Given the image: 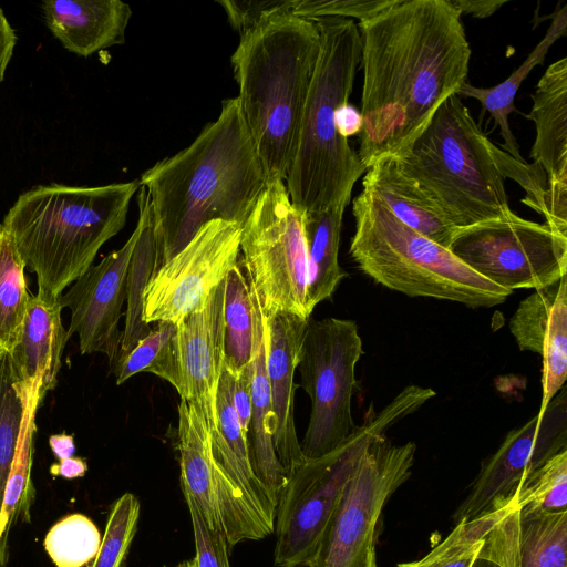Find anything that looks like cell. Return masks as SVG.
Here are the masks:
<instances>
[{"label": "cell", "instance_id": "cell-40", "mask_svg": "<svg viewBox=\"0 0 567 567\" xmlns=\"http://www.w3.org/2000/svg\"><path fill=\"white\" fill-rule=\"evenodd\" d=\"M194 532L198 567H230L229 547L225 534L212 529L203 518L195 502L185 496Z\"/></svg>", "mask_w": 567, "mask_h": 567}, {"label": "cell", "instance_id": "cell-41", "mask_svg": "<svg viewBox=\"0 0 567 567\" xmlns=\"http://www.w3.org/2000/svg\"><path fill=\"white\" fill-rule=\"evenodd\" d=\"M228 22L240 35L250 32L272 16L290 12L292 0H219Z\"/></svg>", "mask_w": 567, "mask_h": 567}, {"label": "cell", "instance_id": "cell-9", "mask_svg": "<svg viewBox=\"0 0 567 567\" xmlns=\"http://www.w3.org/2000/svg\"><path fill=\"white\" fill-rule=\"evenodd\" d=\"M239 265L245 268L264 316L290 312L310 318L308 260L302 215L285 181L267 183L241 226Z\"/></svg>", "mask_w": 567, "mask_h": 567}, {"label": "cell", "instance_id": "cell-8", "mask_svg": "<svg viewBox=\"0 0 567 567\" xmlns=\"http://www.w3.org/2000/svg\"><path fill=\"white\" fill-rule=\"evenodd\" d=\"M436 395L430 388L405 386L379 413L370 405L364 422L332 452L307 460L280 493L274 532L275 567H309L344 487L369 445Z\"/></svg>", "mask_w": 567, "mask_h": 567}, {"label": "cell", "instance_id": "cell-49", "mask_svg": "<svg viewBox=\"0 0 567 567\" xmlns=\"http://www.w3.org/2000/svg\"><path fill=\"white\" fill-rule=\"evenodd\" d=\"M365 567H378L374 547L370 549Z\"/></svg>", "mask_w": 567, "mask_h": 567}, {"label": "cell", "instance_id": "cell-51", "mask_svg": "<svg viewBox=\"0 0 567 567\" xmlns=\"http://www.w3.org/2000/svg\"><path fill=\"white\" fill-rule=\"evenodd\" d=\"M188 567H198L195 558L188 560Z\"/></svg>", "mask_w": 567, "mask_h": 567}, {"label": "cell", "instance_id": "cell-30", "mask_svg": "<svg viewBox=\"0 0 567 567\" xmlns=\"http://www.w3.org/2000/svg\"><path fill=\"white\" fill-rule=\"evenodd\" d=\"M40 405L38 396L27 395L19 446L6 483L0 514V567H7L10 528L19 520L30 522V508L35 498L31 480L33 437L37 431L35 413Z\"/></svg>", "mask_w": 567, "mask_h": 567}, {"label": "cell", "instance_id": "cell-25", "mask_svg": "<svg viewBox=\"0 0 567 567\" xmlns=\"http://www.w3.org/2000/svg\"><path fill=\"white\" fill-rule=\"evenodd\" d=\"M177 450L184 496L195 502L212 529L225 534L210 433L203 414L185 400L178 404Z\"/></svg>", "mask_w": 567, "mask_h": 567}, {"label": "cell", "instance_id": "cell-37", "mask_svg": "<svg viewBox=\"0 0 567 567\" xmlns=\"http://www.w3.org/2000/svg\"><path fill=\"white\" fill-rule=\"evenodd\" d=\"M516 505L532 512L567 511V449L527 476L516 489Z\"/></svg>", "mask_w": 567, "mask_h": 567}, {"label": "cell", "instance_id": "cell-13", "mask_svg": "<svg viewBox=\"0 0 567 567\" xmlns=\"http://www.w3.org/2000/svg\"><path fill=\"white\" fill-rule=\"evenodd\" d=\"M240 233V226L220 219L202 226L181 251L151 275L143 292V320L177 324L200 310L238 265Z\"/></svg>", "mask_w": 567, "mask_h": 567}, {"label": "cell", "instance_id": "cell-1", "mask_svg": "<svg viewBox=\"0 0 567 567\" xmlns=\"http://www.w3.org/2000/svg\"><path fill=\"white\" fill-rule=\"evenodd\" d=\"M358 28L363 72L358 155L368 169L408 153L440 105L466 82L472 51L450 0H396Z\"/></svg>", "mask_w": 567, "mask_h": 567}, {"label": "cell", "instance_id": "cell-42", "mask_svg": "<svg viewBox=\"0 0 567 567\" xmlns=\"http://www.w3.org/2000/svg\"><path fill=\"white\" fill-rule=\"evenodd\" d=\"M254 364L251 361L235 377L234 405L237 412L241 429L247 436L251 416V390H252Z\"/></svg>", "mask_w": 567, "mask_h": 567}, {"label": "cell", "instance_id": "cell-7", "mask_svg": "<svg viewBox=\"0 0 567 567\" xmlns=\"http://www.w3.org/2000/svg\"><path fill=\"white\" fill-rule=\"evenodd\" d=\"M349 252L375 282L409 297L493 307L512 293L476 274L447 248L400 221L368 187L354 198Z\"/></svg>", "mask_w": 567, "mask_h": 567}, {"label": "cell", "instance_id": "cell-11", "mask_svg": "<svg viewBox=\"0 0 567 567\" xmlns=\"http://www.w3.org/2000/svg\"><path fill=\"white\" fill-rule=\"evenodd\" d=\"M447 249L476 274L511 292L551 287L567 272V236L515 213L456 228Z\"/></svg>", "mask_w": 567, "mask_h": 567}, {"label": "cell", "instance_id": "cell-29", "mask_svg": "<svg viewBox=\"0 0 567 567\" xmlns=\"http://www.w3.org/2000/svg\"><path fill=\"white\" fill-rule=\"evenodd\" d=\"M137 203L136 225L140 227V235L128 266L125 326L116 361L127 354L152 329L143 320V292L154 269L156 247L151 202L143 186L138 188Z\"/></svg>", "mask_w": 567, "mask_h": 567}, {"label": "cell", "instance_id": "cell-22", "mask_svg": "<svg viewBox=\"0 0 567 567\" xmlns=\"http://www.w3.org/2000/svg\"><path fill=\"white\" fill-rule=\"evenodd\" d=\"M42 9L52 34L80 56L124 43L132 16L121 0H47Z\"/></svg>", "mask_w": 567, "mask_h": 567}, {"label": "cell", "instance_id": "cell-14", "mask_svg": "<svg viewBox=\"0 0 567 567\" xmlns=\"http://www.w3.org/2000/svg\"><path fill=\"white\" fill-rule=\"evenodd\" d=\"M567 449L565 385L524 425L512 430L482 464L470 492L453 515L454 524L485 515L511 502L522 482L555 454Z\"/></svg>", "mask_w": 567, "mask_h": 567}, {"label": "cell", "instance_id": "cell-16", "mask_svg": "<svg viewBox=\"0 0 567 567\" xmlns=\"http://www.w3.org/2000/svg\"><path fill=\"white\" fill-rule=\"evenodd\" d=\"M225 280L205 306L177 323L173 340L176 391L181 400L197 408L209 433L216 429V395L224 367Z\"/></svg>", "mask_w": 567, "mask_h": 567}, {"label": "cell", "instance_id": "cell-19", "mask_svg": "<svg viewBox=\"0 0 567 567\" xmlns=\"http://www.w3.org/2000/svg\"><path fill=\"white\" fill-rule=\"evenodd\" d=\"M478 555L501 567H567V511L511 509L486 535Z\"/></svg>", "mask_w": 567, "mask_h": 567}, {"label": "cell", "instance_id": "cell-45", "mask_svg": "<svg viewBox=\"0 0 567 567\" xmlns=\"http://www.w3.org/2000/svg\"><path fill=\"white\" fill-rule=\"evenodd\" d=\"M16 42L17 35L14 30L0 8V83L12 58Z\"/></svg>", "mask_w": 567, "mask_h": 567}, {"label": "cell", "instance_id": "cell-36", "mask_svg": "<svg viewBox=\"0 0 567 567\" xmlns=\"http://www.w3.org/2000/svg\"><path fill=\"white\" fill-rule=\"evenodd\" d=\"M25 400L27 393L17 380L9 354H0V514L19 446Z\"/></svg>", "mask_w": 567, "mask_h": 567}, {"label": "cell", "instance_id": "cell-46", "mask_svg": "<svg viewBox=\"0 0 567 567\" xmlns=\"http://www.w3.org/2000/svg\"><path fill=\"white\" fill-rule=\"evenodd\" d=\"M50 474L54 477L62 476L66 480L79 478L87 472V463L84 458L72 456L50 466Z\"/></svg>", "mask_w": 567, "mask_h": 567}, {"label": "cell", "instance_id": "cell-50", "mask_svg": "<svg viewBox=\"0 0 567 567\" xmlns=\"http://www.w3.org/2000/svg\"><path fill=\"white\" fill-rule=\"evenodd\" d=\"M164 567H167V566H164ZM175 567H188V560H184V561L177 564Z\"/></svg>", "mask_w": 567, "mask_h": 567}, {"label": "cell", "instance_id": "cell-5", "mask_svg": "<svg viewBox=\"0 0 567 567\" xmlns=\"http://www.w3.org/2000/svg\"><path fill=\"white\" fill-rule=\"evenodd\" d=\"M138 179L103 186L39 185L22 193L6 214L38 295L58 299L92 265L100 248L126 223Z\"/></svg>", "mask_w": 567, "mask_h": 567}, {"label": "cell", "instance_id": "cell-20", "mask_svg": "<svg viewBox=\"0 0 567 567\" xmlns=\"http://www.w3.org/2000/svg\"><path fill=\"white\" fill-rule=\"evenodd\" d=\"M62 309L59 298L31 295L20 339L8 353L19 384L40 402L56 385L62 353L69 340L61 320Z\"/></svg>", "mask_w": 567, "mask_h": 567}, {"label": "cell", "instance_id": "cell-27", "mask_svg": "<svg viewBox=\"0 0 567 567\" xmlns=\"http://www.w3.org/2000/svg\"><path fill=\"white\" fill-rule=\"evenodd\" d=\"M346 205L303 213L302 229L307 247V308L329 299L348 274L339 265V247Z\"/></svg>", "mask_w": 567, "mask_h": 567}, {"label": "cell", "instance_id": "cell-47", "mask_svg": "<svg viewBox=\"0 0 567 567\" xmlns=\"http://www.w3.org/2000/svg\"><path fill=\"white\" fill-rule=\"evenodd\" d=\"M49 445L58 461L74 456L75 444L74 436L72 434H53L49 437Z\"/></svg>", "mask_w": 567, "mask_h": 567}, {"label": "cell", "instance_id": "cell-6", "mask_svg": "<svg viewBox=\"0 0 567 567\" xmlns=\"http://www.w3.org/2000/svg\"><path fill=\"white\" fill-rule=\"evenodd\" d=\"M312 21L320 33V51L285 179L290 200L301 214L348 206L354 184L367 171L336 125V112L349 102L360 65L358 24L342 18Z\"/></svg>", "mask_w": 567, "mask_h": 567}, {"label": "cell", "instance_id": "cell-28", "mask_svg": "<svg viewBox=\"0 0 567 567\" xmlns=\"http://www.w3.org/2000/svg\"><path fill=\"white\" fill-rule=\"evenodd\" d=\"M566 30L567 7L564 6L555 11L544 38L505 81L493 87H477L465 82L456 93L458 97H472L482 104L483 109L491 114L495 124L499 127L501 136L504 141L502 150L519 162L526 161L519 153L518 143L508 123V116L515 111L514 100L516 93L529 72L544 62L554 42L566 34Z\"/></svg>", "mask_w": 567, "mask_h": 567}, {"label": "cell", "instance_id": "cell-4", "mask_svg": "<svg viewBox=\"0 0 567 567\" xmlns=\"http://www.w3.org/2000/svg\"><path fill=\"white\" fill-rule=\"evenodd\" d=\"M230 63L267 183L285 181L320 51L315 21L282 12L239 37Z\"/></svg>", "mask_w": 567, "mask_h": 567}, {"label": "cell", "instance_id": "cell-31", "mask_svg": "<svg viewBox=\"0 0 567 567\" xmlns=\"http://www.w3.org/2000/svg\"><path fill=\"white\" fill-rule=\"evenodd\" d=\"M223 316L224 365L236 377L251 361L255 348L252 295L239 261L225 278Z\"/></svg>", "mask_w": 567, "mask_h": 567}, {"label": "cell", "instance_id": "cell-18", "mask_svg": "<svg viewBox=\"0 0 567 567\" xmlns=\"http://www.w3.org/2000/svg\"><path fill=\"white\" fill-rule=\"evenodd\" d=\"M509 330L520 350L536 352L543 359L542 415L567 378L566 276L520 301L509 320Z\"/></svg>", "mask_w": 567, "mask_h": 567}, {"label": "cell", "instance_id": "cell-34", "mask_svg": "<svg viewBox=\"0 0 567 567\" xmlns=\"http://www.w3.org/2000/svg\"><path fill=\"white\" fill-rule=\"evenodd\" d=\"M177 324L159 321L150 333L112 367L120 385L138 372H151L176 386L173 340Z\"/></svg>", "mask_w": 567, "mask_h": 567}, {"label": "cell", "instance_id": "cell-43", "mask_svg": "<svg viewBox=\"0 0 567 567\" xmlns=\"http://www.w3.org/2000/svg\"><path fill=\"white\" fill-rule=\"evenodd\" d=\"M362 115L360 111L349 102L339 106L336 112V125L338 133L348 138L360 134L362 130Z\"/></svg>", "mask_w": 567, "mask_h": 567}, {"label": "cell", "instance_id": "cell-10", "mask_svg": "<svg viewBox=\"0 0 567 567\" xmlns=\"http://www.w3.org/2000/svg\"><path fill=\"white\" fill-rule=\"evenodd\" d=\"M363 354L353 320L309 318L298 355L300 386L311 402L300 447L307 460L321 457L354 431L351 401L358 382L355 365Z\"/></svg>", "mask_w": 567, "mask_h": 567}, {"label": "cell", "instance_id": "cell-15", "mask_svg": "<svg viewBox=\"0 0 567 567\" xmlns=\"http://www.w3.org/2000/svg\"><path fill=\"white\" fill-rule=\"evenodd\" d=\"M140 235L136 225L126 243L111 251L97 265H92L59 302L71 311L68 337H79L80 352H100L114 365L121 346L118 322L126 299V281L131 257Z\"/></svg>", "mask_w": 567, "mask_h": 567}, {"label": "cell", "instance_id": "cell-48", "mask_svg": "<svg viewBox=\"0 0 567 567\" xmlns=\"http://www.w3.org/2000/svg\"><path fill=\"white\" fill-rule=\"evenodd\" d=\"M472 567H501V566L498 564H496L494 560H492L485 556L477 555V558L474 561V564L472 565Z\"/></svg>", "mask_w": 567, "mask_h": 567}, {"label": "cell", "instance_id": "cell-44", "mask_svg": "<svg viewBox=\"0 0 567 567\" xmlns=\"http://www.w3.org/2000/svg\"><path fill=\"white\" fill-rule=\"evenodd\" d=\"M460 14L484 19L494 14L507 0H450Z\"/></svg>", "mask_w": 567, "mask_h": 567}, {"label": "cell", "instance_id": "cell-26", "mask_svg": "<svg viewBox=\"0 0 567 567\" xmlns=\"http://www.w3.org/2000/svg\"><path fill=\"white\" fill-rule=\"evenodd\" d=\"M404 225L449 248L454 228L395 157L375 162L362 181Z\"/></svg>", "mask_w": 567, "mask_h": 567}, {"label": "cell", "instance_id": "cell-24", "mask_svg": "<svg viewBox=\"0 0 567 567\" xmlns=\"http://www.w3.org/2000/svg\"><path fill=\"white\" fill-rule=\"evenodd\" d=\"M255 308L254 375L251 416L247 445L252 472L278 504L288 475L280 464L272 442L274 412L270 385L266 371V337L264 317L257 296L250 287Z\"/></svg>", "mask_w": 567, "mask_h": 567}, {"label": "cell", "instance_id": "cell-32", "mask_svg": "<svg viewBox=\"0 0 567 567\" xmlns=\"http://www.w3.org/2000/svg\"><path fill=\"white\" fill-rule=\"evenodd\" d=\"M24 269L10 234L0 224V354L10 353L22 332L31 297Z\"/></svg>", "mask_w": 567, "mask_h": 567}, {"label": "cell", "instance_id": "cell-23", "mask_svg": "<svg viewBox=\"0 0 567 567\" xmlns=\"http://www.w3.org/2000/svg\"><path fill=\"white\" fill-rule=\"evenodd\" d=\"M235 377L224 365L216 395V429L210 434L212 454L223 474L251 507L275 526L277 503L255 476L244 433L234 405Z\"/></svg>", "mask_w": 567, "mask_h": 567}, {"label": "cell", "instance_id": "cell-33", "mask_svg": "<svg viewBox=\"0 0 567 567\" xmlns=\"http://www.w3.org/2000/svg\"><path fill=\"white\" fill-rule=\"evenodd\" d=\"M516 506V493L507 504L471 520L456 524L453 530L424 557L395 567H472L489 530Z\"/></svg>", "mask_w": 567, "mask_h": 567}, {"label": "cell", "instance_id": "cell-35", "mask_svg": "<svg viewBox=\"0 0 567 567\" xmlns=\"http://www.w3.org/2000/svg\"><path fill=\"white\" fill-rule=\"evenodd\" d=\"M102 536L91 518L70 514L47 533L43 546L56 567H84L95 558Z\"/></svg>", "mask_w": 567, "mask_h": 567}, {"label": "cell", "instance_id": "cell-2", "mask_svg": "<svg viewBox=\"0 0 567 567\" xmlns=\"http://www.w3.org/2000/svg\"><path fill=\"white\" fill-rule=\"evenodd\" d=\"M138 182L153 214V272L206 223L220 219L241 227L267 178L238 97L224 100L215 121L187 147L146 169Z\"/></svg>", "mask_w": 567, "mask_h": 567}, {"label": "cell", "instance_id": "cell-38", "mask_svg": "<svg viewBox=\"0 0 567 567\" xmlns=\"http://www.w3.org/2000/svg\"><path fill=\"white\" fill-rule=\"evenodd\" d=\"M141 505L132 493H124L111 506L100 549L91 567H126L137 532Z\"/></svg>", "mask_w": 567, "mask_h": 567}, {"label": "cell", "instance_id": "cell-39", "mask_svg": "<svg viewBox=\"0 0 567 567\" xmlns=\"http://www.w3.org/2000/svg\"><path fill=\"white\" fill-rule=\"evenodd\" d=\"M396 0H292L291 12L298 17L317 20L322 18H355L364 21L395 3Z\"/></svg>", "mask_w": 567, "mask_h": 567}, {"label": "cell", "instance_id": "cell-21", "mask_svg": "<svg viewBox=\"0 0 567 567\" xmlns=\"http://www.w3.org/2000/svg\"><path fill=\"white\" fill-rule=\"evenodd\" d=\"M528 115L536 136L530 157L546 175L547 193L567 197V58L553 62L539 79Z\"/></svg>", "mask_w": 567, "mask_h": 567}, {"label": "cell", "instance_id": "cell-3", "mask_svg": "<svg viewBox=\"0 0 567 567\" xmlns=\"http://www.w3.org/2000/svg\"><path fill=\"white\" fill-rule=\"evenodd\" d=\"M398 161L454 228L511 216L507 178L525 190L523 204L544 214L547 181L543 168L496 146L456 94L440 105Z\"/></svg>", "mask_w": 567, "mask_h": 567}, {"label": "cell", "instance_id": "cell-12", "mask_svg": "<svg viewBox=\"0 0 567 567\" xmlns=\"http://www.w3.org/2000/svg\"><path fill=\"white\" fill-rule=\"evenodd\" d=\"M416 445L375 439L348 481L309 567H365L385 503L411 475Z\"/></svg>", "mask_w": 567, "mask_h": 567}, {"label": "cell", "instance_id": "cell-17", "mask_svg": "<svg viewBox=\"0 0 567 567\" xmlns=\"http://www.w3.org/2000/svg\"><path fill=\"white\" fill-rule=\"evenodd\" d=\"M266 371L270 385L274 427L272 442L288 478L306 461L293 419L295 371L309 318L290 312L264 316Z\"/></svg>", "mask_w": 567, "mask_h": 567}]
</instances>
